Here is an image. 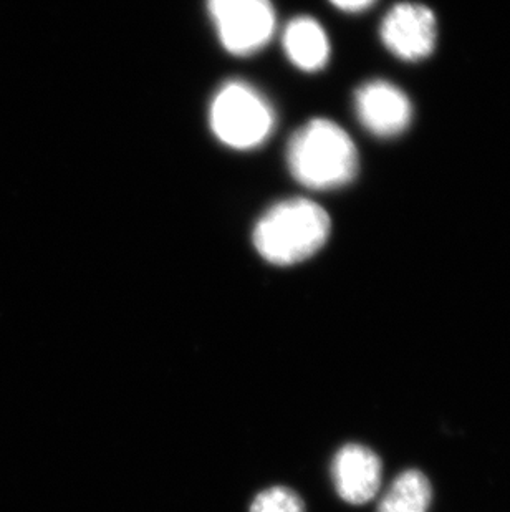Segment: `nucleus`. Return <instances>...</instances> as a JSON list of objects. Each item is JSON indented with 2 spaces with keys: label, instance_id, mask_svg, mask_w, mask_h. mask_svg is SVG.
Instances as JSON below:
<instances>
[{
  "label": "nucleus",
  "instance_id": "nucleus-1",
  "mask_svg": "<svg viewBox=\"0 0 510 512\" xmlns=\"http://www.w3.org/2000/svg\"><path fill=\"white\" fill-rule=\"evenodd\" d=\"M332 221L310 199H287L265 211L254 229V246L275 266H294L317 254L330 237Z\"/></svg>",
  "mask_w": 510,
  "mask_h": 512
},
{
  "label": "nucleus",
  "instance_id": "nucleus-2",
  "mask_svg": "<svg viewBox=\"0 0 510 512\" xmlns=\"http://www.w3.org/2000/svg\"><path fill=\"white\" fill-rule=\"evenodd\" d=\"M287 163L302 186L318 191L340 188L357 176V146L342 126L315 118L290 138Z\"/></svg>",
  "mask_w": 510,
  "mask_h": 512
},
{
  "label": "nucleus",
  "instance_id": "nucleus-3",
  "mask_svg": "<svg viewBox=\"0 0 510 512\" xmlns=\"http://www.w3.org/2000/svg\"><path fill=\"white\" fill-rule=\"evenodd\" d=\"M209 125L222 145L252 150L274 131L275 112L269 100L251 83L231 80L212 98Z\"/></svg>",
  "mask_w": 510,
  "mask_h": 512
},
{
  "label": "nucleus",
  "instance_id": "nucleus-4",
  "mask_svg": "<svg viewBox=\"0 0 510 512\" xmlns=\"http://www.w3.org/2000/svg\"><path fill=\"white\" fill-rule=\"evenodd\" d=\"M207 10L229 54H257L274 35L275 10L270 0H207Z\"/></svg>",
  "mask_w": 510,
  "mask_h": 512
},
{
  "label": "nucleus",
  "instance_id": "nucleus-5",
  "mask_svg": "<svg viewBox=\"0 0 510 512\" xmlns=\"http://www.w3.org/2000/svg\"><path fill=\"white\" fill-rule=\"evenodd\" d=\"M380 35L391 54L406 62H419L433 54L438 25L426 5L403 2L386 14Z\"/></svg>",
  "mask_w": 510,
  "mask_h": 512
},
{
  "label": "nucleus",
  "instance_id": "nucleus-6",
  "mask_svg": "<svg viewBox=\"0 0 510 512\" xmlns=\"http://www.w3.org/2000/svg\"><path fill=\"white\" fill-rule=\"evenodd\" d=\"M361 125L381 138L398 136L413 120V105L406 93L385 80L368 82L355 95Z\"/></svg>",
  "mask_w": 510,
  "mask_h": 512
},
{
  "label": "nucleus",
  "instance_id": "nucleus-7",
  "mask_svg": "<svg viewBox=\"0 0 510 512\" xmlns=\"http://www.w3.org/2000/svg\"><path fill=\"white\" fill-rule=\"evenodd\" d=\"M332 479L345 503L360 506L380 493L383 464L368 446L348 443L333 456Z\"/></svg>",
  "mask_w": 510,
  "mask_h": 512
},
{
  "label": "nucleus",
  "instance_id": "nucleus-8",
  "mask_svg": "<svg viewBox=\"0 0 510 512\" xmlns=\"http://www.w3.org/2000/svg\"><path fill=\"white\" fill-rule=\"evenodd\" d=\"M282 42L290 62L304 72H317L327 65L330 58L327 34L312 17L290 20L282 35Z\"/></svg>",
  "mask_w": 510,
  "mask_h": 512
},
{
  "label": "nucleus",
  "instance_id": "nucleus-9",
  "mask_svg": "<svg viewBox=\"0 0 510 512\" xmlns=\"http://www.w3.org/2000/svg\"><path fill=\"white\" fill-rule=\"evenodd\" d=\"M433 501V486L418 469L398 474L380 499L376 512H428Z\"/></svg>",
  "mask_w": 510,
  "mask_h": 512
},
{
  "label": "nucleus",
  "instance_id": "nucleus-10",
  "mask_svg": "<svg viewBox=\"0 0 510 512\" xmlns=\"http://www.w3.org/2000/svg\"><path fill=\"white\" fill-rule=\"evenodd\" d=\"M249 512H305V504L292 489L274 486L255 496Z\"/></svg>",
  "mask_w": 510,
  "mask_h": 512
},
{
  "label": "nucleus",
  "instance_id": "nucleus-11",
  "mask_svg": "<svg viewBox=\"0 0 510 512\" xmlns=\"http://www.w3.org/2000/svg\"><path fill=\"white\" fill-rule=\"evenodd\" d=\"M335 7L345 12H361L370 9L376 0H330Z\"/></svg>",
  "mask_w": 510,
  "mask_h": 512
}]
</instances>
